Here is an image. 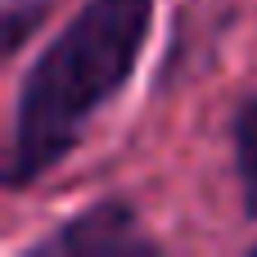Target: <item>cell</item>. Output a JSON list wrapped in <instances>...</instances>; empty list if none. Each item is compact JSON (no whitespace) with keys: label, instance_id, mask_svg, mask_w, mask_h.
Returning a JSON list of instances; mask_svg holds the SVG:
<instances>
[{"label":"cell","instance_id":"7a4b0ae2","mask_svg":"<svg viewBox=\"0 0 257 257\" xmlns=\"http://www.w3.org/2000/svg\"><path fill=\"white\" fill-rule=\"evenodd\" d=\"M36 253H68V257H126V253H154V244L136 230V217L122 203H99L68 221L59 235H50Z\"/></svg>","mask_w":257,"mask_h":257},{"label":"cell","instance_id":"3957f363","mask_svg":"<svg viewBox=\"0 0 257 257\" xmlns=\"http://www.w3.org/2000/svg\"><path fill=\"white\" fill-rule=\"evenodd\" d=\"M235 167L244 185V212L257 217V95L235 117Z\"/></svg>","mask_w":257,"mask_h":257},{"label":"cell","instance_id":"6da1fadb","mask_svg":"<svg viewBox=\"0 0 257 257\" xmlns=\"http://www.w3.org/2000/svg\"><path fill=\"white\" fill-rule=\"evenodd\" d=\"M149 18L154 0H90L32 63L18 95L14 149L5 167L14 190L32 185L59 158H68L95 108L126 86Z\"/></svg>","mask_w":257,"mask_h":257}]
</instances>
